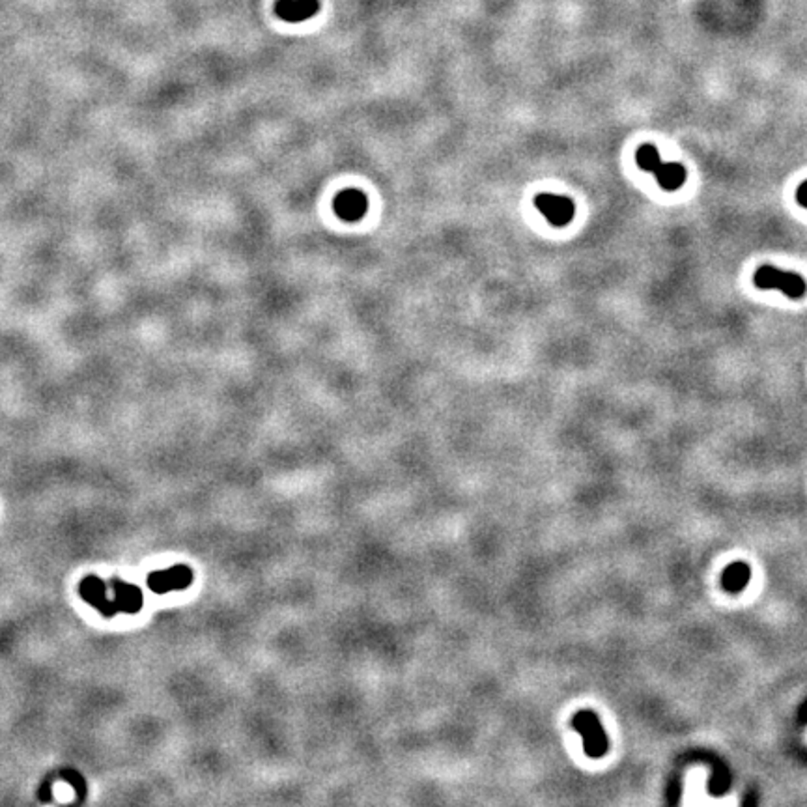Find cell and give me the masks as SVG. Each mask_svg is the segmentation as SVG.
Instances as JSON below:
<instances>
[{
  "label": "cell",
  "instance_id": "obj_1",
  "mask_svg": "<svg viewBox=\"0 0 807 807\" xmlns=\"http://www.w3.org/2000/svg\"><path fill=\"white\" fill-rule=\"evenodd\" d=\"M636 161L639 169L654 174L660 187L665 191L681 189L686 182V169L681 163H665L652 144L639 146L636 151Z\"/></svg>",
  "mask_w": 807,
  "mask_h": 807
},
{
  "label": "cell",
  "instance_id": "obj_2",
  "mask_svg": "<svg viewBox=\"0 0 807 807\" xmlns=\"http://www.w3.org/2000/svg\"><path fill=\"white\" fill-rule=\"evenodd\" d=\"M757 288L763 290H779L790 299H800L807 292L806 281L792 272H783L774 265H761L753 275Z\"/></svg>",
  "mask_w": 807,
  "mask_h": 807
},
{
  "label": "cell",
  "instance_id": "obj_3",
  "mask_svg": "<svg viewBox=\"0 0 807 807\" xmlns=\"http://www.w3.org/2000/svg\"><path fill=\"white\" fill-rule=\"evenodd\" d=\"M572 727L580 731L583 737V750L589 757L598 759L607 753L609 742L605 737V731L602 723H600L598 716L593 710H580L574 714L572 718Z\"/></svg>",
  "mask_w": 807,
  "mask_h": 807
},
{
  "label": "cell",
  "instance_id": "obj_4",
  "mask_svg": "<svg viewBox=\"0 0 807 807\" xmlns=\"http://www.w3.org/2000/svg\"><path fill=\"white\" fill-rule=\"evenodd\" d=\"M535 206L553 227H564L574 219L576 206L572 198H568V196L540 193L535 196Z\"/></svg>",
  "mask_w": 807,
  "mask_h": 807
},
{
  "label": "cell",
  "instance_id": "obj_5",
  "mask_svg": "<svg viewBox=\"0 0 807 807\" xmlns=\"http://www.w3.org/2000/svg\"><path fill=\"white\" fill-rule=\"evenodd\" d=\"M334 213L341 217L342 221L355 222L363 219L368 208V200L363 191L359 189H346L339 193V196L334 198Z\"/></svg>",
  "mask_w": 807,
  "mask_h": 807
},
{
  "label": "cell",
  "instance_id": "obj_6",
  "mask_svg": "<svg viewBox=\"0 0 807 807\" xmlns=\"http://www.w3.org/2000/svg\"><path fill=\"white\" fill-rule=\"evenodd\" d=\"M320 10L318 0H278L275 13L286 23H301L314 17Z\"/></svg>",
  "mask_w": 807,
  "mask_h": 807
},
{
  "label": "cell",
  "instance_id": "obj_7",
  "mask_svg": "<svg viewBox=\"0 0 807 807\" xmlns=\"http://www.w3.org/2000/svg\"><path fill=\"white\" fill-rule=\"evenodd\" d=\"M750 578L751 568L746 562H732V564L725 568V572L721 576V585H723L727 593H740L750 583Z\"/></svg>",
  "mask_w": 807,
  "mask_h": 807
},
{
  "label": "cell",
  "instance_id": "obj_8",
  "mask_svg": "<svg viewBox=\"0 0 807 807\" xmlns=\"http://www.w3.org/2000/svg\"><path fill=\"white\" fill-rule=\"evenodd\" d=\"M796 200H798L800 206L807 208V182L801 183L800 187H798V191H796Z\"/></svg>",
  "mask_w": 807,
  "mask_h": 807
}]
</instances>
